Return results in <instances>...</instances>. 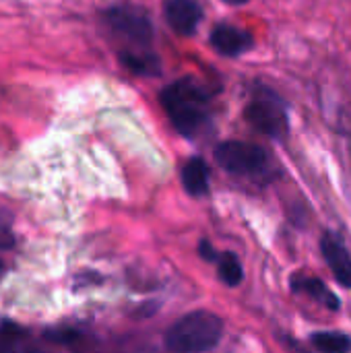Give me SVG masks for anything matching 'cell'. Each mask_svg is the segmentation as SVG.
<instances>
[{
  "label": "cell",
  "instance_id": "cell-17",
  "mask_svg": "<svg viewBox=\"0 0 351 353\" xmlns=\"http://www.w3.org/2000/svg\"><path fill=\"white\" fill-rule=\"evenodd\" d=\"M0 277H2V265H0Z\"/></svg>",
  "mask_w": 351,
  "mask_h": 353
},
{
  "label": "cell",
  "instance_id": "cell-10",
  "mask_svg": "<svg viewBox=\"0 0 351 353\" xmlns=\"http://www.w3.org/2000/svg\"><path fill=\"white\" fill-rule=\"evenodd\" d=\"M182 184L188 194L203 196L209 192V168L201 157H190L182 168Z\"/></svg>",
  "mask_w": 351,
  "mask_h": 353
},
{
  "label": "cell",
  "instance_id": "cell-16",
  "mask_svg": "<svg viewBox=\"0 0 351 353\" xmlns=\"http://www.w3.org/2000/svg\"><path fill=\"white\" fill-rule=\"evenodd\" d=\"M228 4H244V2H250V0H223Z\"/></svg>",
  "mask_w": 351,
  "mask_h": 353
},
{
  "label": "cell",
  "instance_id": "cell-5",
  "mask_svg": "<svg viewBox=\"0 0 351 353\" xmlns=\"http://www.w3.org/2000/svg\"><path fill=\"white\" fill-rule=\"evenodd\" d=\"M217 163L234 176H261L269 168V155L263 147L244 141H225L215 149Z\"/></svg>",
  "mask_w": 351,
  "mask_h": 353
},
{
  "label": "cell",
  "instance_id": "cell-6",
  "mask_svg": "<svg viewBox=\"0 0 351 353\" xmlns=\"http://www.w3.org/2000/svg\"><path fill=\"white\" fill-rule=\"evenodd\" d=\"M321 252H323L325 263L333 271L335 279L343 288L351 290V254L345 248L343 240L333 232H325V236L321 240Z\"/></svg>",
  "mask_w": 351,
  "mask_h": 353
},
{
  "label": "cell",
  "instance_id": "cell-8",
  "mask_svg": "<svg viewBox=\"0 0 351 353\" xmlns=\"http://www.w3.org/2000/svg\"><path fill=\"white\" fill-rule=\"evenodd\" d=\"M163 14L174 31L190 35L201 23L203 10L197 0H168L163 4Z\"/></svg>",
  "mask_w": 351,
  "mask_h": 353
},
{
  "label": "cell",
  "instance_id": "cell-14",
  "mask_svg": "<svg viewBox=\"0 0 351 353\" xmlns=\"http://www.w3.org/2000/svg\"><path fill=\"white\" fill-rule=\"evenodd\" d=\"M25 331L14 323L0 325V353H19L25 343Z\"/></svg>",
  "mask_w": 351,
  "mask_h": 353
},
{
  "label": "cell",
  "instance_id": "cell-12",
  "mask_svg": "<svg viewBox=\"0 0 351 353\" xmlns=\"http://www.w3.org/2000/svg\"><path fill=\"white\" fill-rule=\"evenodd\" d=\"M312 345L321 353H350L351 337L337 331H319L310 337Z\"/></svg>",
  "mask_w": 351,
  "mask_h": 353
},
{
  "label": "cell",
  "instance_id": "cell-2",
  "mask_svg": "<svg viewBox=\"0 0 351 353\" xmlns=\"http://www.w3.org/2000/svg\"><path fill=\"white\" fill-rule=\"evenodd\" d=\"M223 337V321L207 310L180 316L166 331V347L172 353H205Z\"/></svg>",
  "mask_w": 351,
  "mask_h": 353
},
{
  "label": "cell",
  "instance_id": "cell-1",
  "mask_svg": "<svg viewBox=\"0 0 351 353\" xmlns=\"http://www.w3.org/2000/svg\"><path fill=\"white\" fill-rule=\"evenodd\" d=\"M209 99L211 93L190 79L174 81L161 91V105L176 130L184 137H192L205 126L209 118Z\"/></svg>",
  "mask_w": 351,
  "mask_h": 353
},
{
  "label": "cell",
  "instance_id": "cell-11",
  "mask_svg": "<svg viewBox=\"0 0 351 353\" xmlns=\"http://www.w3.org/2000/svg\"><path fill=\"white\" fill-rule=\"evenodd\" d=\"M122 62L134 72V74H143V77H149V74H157L159 72V60L153 52L149 50H128V52H122L120 54Z\"/></svg>",
  "mask_w": 351,
  "mask_h": 353
},
{
  "label": "cell",
  "instance_id": "cell-3",
  "mask_svg": "<svg viewBox=\"0 0 351 353\" xmlns=\"http://www.w3.org/2000/svg\"><path fill=\"white\" fill-rule=\"evenodd\" d=\"M244 118L254 130L277 141L285 139L290 132V116L285 101L265 85H257L252 89L250 101L244 110Z\"/></svg>",
  "mask_w": 351,
  "mask_h": 353
},
{
  "label": "cell",
  "instance_id": "cell-9",
  "mask_svg": "<svg viewBox=\"0 0 351 353\" xmlns=\"http://www.w3.org/2000/svg\"><path fill=\"white\" fill-rule=\"evenodd\" d=\"M292 290L298 292V294H304L308 298H312L314 302L323 304L325 308L329 310H339L341 304H339V298L317 277H306V275H296L292 279Z\"/></svg>",
  "mask_w": 351,
  "mask_h": 353
},
{
  "label": "cell",
  "instance_id": "cell-15",
  "mask_svg": "<svg viewBox=\"0 0 351 353\" xmlns=\"http://www.w3.org/2000/svg\"><path fill=\"white\" fill-rule=\"evenodd\" d=\"M14 244V236H12V230L6 221L0 219V250H8L10 246Z\"/></svg>",
  "mask_w": 351,
  "mask_h": 353
},
{
  "label": "cell",
  "instance_id": "cell-7",
  "mask_svg": "<svg viewBox=\"0 0 351 353\" xmlns=\"http://www.w3.org/2000/svg\"><path fill=\"white\" fill-rule=\"evenodd\" d=\"M211 46L221 56L234 58V56H240V54L252 50L254 37L246 29H240V27L230 25V23H219L211 31Z\"/></svg>",
  "mask_w": 351,
  "mask_h": 353
},
{
  "label": "cell",
  "instance_id": "cell-13",
  "mask_svg": "<svg viewBox=\"0 0 351 353\" xmlns=\"http://www.w3.org/2000/svg\"><path fill=\"white\" fill-rule=\"evenodd\" d=\"M215 263H217V269H219V279L230 285V288H236L242 283L244 279V271H242V265L238 261L236 254L232 252H223V254H217L215 256Z\"/></svg>",
  "mask_w": 351,
  "mask_h": 353
},
{
  "label": "cell",
  "instance_id": "cell-4",
  "mask_svg": "<svg viewBox=\"0 0 351 353\" xmlns=\"http://www.w3.org/2000/svg\"><path fill=\"white\" fill-rule=\"evenodd\" d=\"M103 19L108 27L124 39L130 50H147L153 39V25L147 17V12L132 4H120L112 6L103 12Z\"/></svg>",
  "mask_w": 351,
  "mask_h": 353
}]
</instances>
